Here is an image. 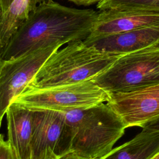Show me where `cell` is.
<instances>
[{
    "mask_svg": "<svg viewBox=\"0 0 159 159\" xmlns=\"http://www.w3.org/2000/svg\"><path fill=\"white\" fill-rule=\"evenodd\" d=\"M93 9L68 7L52 0L40 4L1 52V61L13 60L40 48L85 40L98 16Z\"/></svg>",
    "mask_w": 159,
    "mask_h": 159,
    "instance_id": "6da1fadb",
    "label": "cell"
},
{
    "mask_svg": "<svg viewBox=\"0 0 159 159\" xmlns=\"http://www.w3.org/2000/svg\"><path fill=\"white\" fill-rule=\"evenodd\" d=\"M62 112L73 131L71 153L84 159L106 155L127 128L107 102Z\"/></svg>",
    "mask_w": 159,
    "mask_h": 159,
    "instance_id": "7a4b0ae2",
    "label": "cell"
},
{
    "mask_svg": "<svg viewBox=\"0 0 159 159\" xmlns=\"http://www.w3.org/2000/svg\"><path fill=\"white\" fill-rule=\"evenodd\" d=\"M120 56L101 52L83 40L71 42L55 52L27 86L42 88L93 80Z\"/></svg>",
    "mask_w": 159,
    "mask_h": 159,
    "instance_id": "3957f363",
    "label": "cell"
},
{
    "mask_svg": "<svg viewBox=\"0 0 159 159\" xmlns=\"http://www.w3.org/2000/svg\"><path fill=\"white\" fill-rule=\"evenodd\" d=\"M93 80L107 94L128 92L159 84V50L120 55Z\"/></svg>",
    "mask_w": 159,
    "mask_h": 159,
    "instance_id": "277c9868",
    "label": "cell"
},
{
    "mask_svg": "<svg viewBox=\"0 0 159 159\" xmlns=\"http://www.w3.org/2000/svg\"><path fill=\"white\" fill-rule=\"evenodd\" d=\"M108 99V94L90 80L42 88L27 86L12 102L30 109L63 111L107 102Z\"/></svg>",
    "mask_w": 159,
    "mask_h": 159,
    "instance_id": "5b68a950",
    "label": "cell"
},
{
    "mask_svg": "<svg viewBox=\"0 0 159 159\" xmlns=\"http://www.w3.org/2000/svg\"><path fill=\"white\" fill-rule=\"evenodd\" d=\"M32 110L31 159H59L71 153L73 131L62 111Z\"/></svg>",
    "mask_w": 159,
    "mask_h": 159,
    "instance_id": "8992f818",
    "label": "cell"
},
{
    "mask_svg": "<svg viewBox=\"0 0 159 159\" xmlns=\"http://www.w3.org/2000/svg\"><path fill=\"white\" fill-rule=\"evenodd\" d=\"M61 44L40 48L19 58L2 61L0 69V127L6 111L33 80Z\"/></svg>",
    "mask_w": 159,
    "mask_h": 159,
    "instance_id": "52a82bcc",
    "label": "cell"
},
{
    "mask_svg": "<svg viewBox=\"0 0 159 159\" xmlns=\"http://www.w3.org/2000/svg\"><path fill=\"white\" fill-rule=\"evenodd\" d=\"M108 96L107 104L121 117L127 128L141 127L159 117V84Z\"/></svg>",
    "mask_w": 159,
    "mask_h": 159,
    "instance_id": "ba28073f",
    "label": "cell"
},
{
    "mask_svg": "<svg viewBox=\"0 0 159 159\" xmlns=\"http://www.w3.org/2000/svg\"><path fill=\"white\" fill-rule=\"evenodd\" d=\"M85 45L98 51L117 55L159 50V24L103 36H88Z\"/></svg>",
    "mask_w": 159,
    "mask_h": 159,
    "instance_id": "9c48e42d",
    "label": "cell"
},
{
    "mask_svg": "<svg viewBox=\"0 0 159 159\" xmlns=\"http://www.w3.org/2000/svg\"><path fill=\"white\" fill-rule=\"evenodd\" d=\"M158 24L159 6L103 10L98 13L89 36L119 34Z\"/></svg>",
    "mask_w": 159,
    "mask_h": 159,
    "instance_id": "30bf717a",
    "label": "cell"
},
{
    "mask_svg": "<svg viewBox=\"0 0 159 159\" xmlns=\"http://www.w3.org/2000/svg\"><path fill=\"white\" fill-rule=\"evenodd\" d=\"M8 142L17 159H31L32 110L12 102L6 112Z\"/></svg>",
    "mask_w": 159,
    "mask_h": 159,
    "instance_id": "8fae6325",
    "label": "cell"
},
{
    "mask_svg": "<svg viewBox=\"0 0 159 159\" xmlns=\"http://www.w3.org/2000/svg\"><path fill=\"white\" fill-rule=\"evenodd\" d=\"M159 152V130L143 129L130 141L99 159H149Z\"/></svg>",
    "mask_w": 159,
    "mask_h": 159,
    "instance_id": "7c38bea8",
    "label": "cell"
},
{
    "mask_svg": "<svg viewBox=\"0 0 159 159\" xmlns=\"http://www.w3.org/2000/svg\"><path fill=\"white\" fill-rule=\"evenodd\" d=\"M48 0H14L2 14L0 22L1 52L12 35L27 19L30 13L40 4Z\"/></svg>",
    "mask_w": 159,
    "mask_h": 159,
    "instance_id": "4fadbf2b",
    "label": "cell"
},
{
    "mask_svg": "<svg viewBox=\"0 0 159 159\" xmlns=\"http://www.w3.org/2000/svg\"><path fill=\"white\" fill-rule=\"evenodd\" d=\"M159 6V0H101L97 8L103 11L111 9L147 8Z\"/></svg>",
    "mask_w": 159,
    "mask_h": 159,
    "instance_id": "5bb4252c",
    "label": "cell"
},
{
    "mask_svg": "<svg viewBox=\"0 0 159 159\" xmlns=\"http://www.w3.org/2000/svg\"><path fill=\"white\" fill-rule=\"evenodd\" d=\"M0 159H17L9 142L4 140L2 134H0Z\"/></svg>",
    "mask_w": 159,
    "mask_h": 159,
    "instance_id": "9a60e30c",
    "label": "cell"
},
{
    "mask_svg": "<svg viewBox=\"0 0 159 159\" xmlns=\"http://www.w3.org/2000/svg\"><path fill=\"white\" fill-rule=\"evenodd\" d=\"M142 129H147L153 130H159V117L148 122L141 126Z\"/></svg>",
    "mask_w": 159,
    "mask_h": 159,
    "instance_id": "2e32d148",
    "label": "cell"
},
{
    "mask_svg": "<svg viewBox=\"0 0 159 159\" xmlns=\"http://www.w3.org/2000/svg\"><path fill=\"white\" fill-rule=\"evenodd\" d=\"M70 1H71L76 4L78 5H84V6H88L95 3H98L101 0H68Z\"/></svg>",
    "mask_w": 159,
    "mask_h": 159,
    "instance_id": "e0dca14e",
    "label": "cell"
},
{
    "mask_svg": "<svg viewBox=\"0 0 159 159\" xmlns=\"http://www.w3.org/2000/svg\"><path fill=\"white\" fill-rule=\"evenodd\" d=\"M13 1L14 0H0V8L1 9L2 14L7 11Z\"/></svg>",
    "mask_w": 159,
    "mask_h": 159,
    "instance_id": "ac0fdd59",
    "label": "cell"
},
{
    "mask_svg": "<svg viewBox=\"0 0 159 159\" xmlns=\"http://www.w3.org/2000/svg\"><path fill=\"white\" fill-rule=\"evenodd\" d=\"M59 159H84V158H80L72 153H68V154L64 155L63 157H61Z\"/></svg>",
    "mask_w": 159,
    "mask_h": 159,
    "instance_id": "d6986e66",
    "label": "cell"
},
{
    "mask_svg": "<svg viewBox=\"0 0 159 159\" xmlns=\"http://www.w3.org/2000/svg\"><path fill=\"white\" fill-rule=\"evenodd\" d=\"M149 159H159V152H157L156 154H155L153 157H152Z\"/></svg>",
    "mask_w": 159,
    "mask_h": 159,
    "instance_id": "ffe728a7",
    "label": "cell"
},
{
    "mask_svg": "<svg viewBox=\"0 0 159 159\" xmlns=\"http://www.w3.org/2000/svg\"><path fill=\"white\" fill-rule=\"evenodd\" d=\"M1 16H2V11L0 8V22H1ZM0 55H1V48H0ZM0 61H1V58H0Z\"/></svg>",
    "mask_w": 159,
    "mask_h": 159,
    "instance_id": "44dd1931",
    "label": "cell"
},
{
    "mask_svg": "<svg viewBox=\"0 0 159 159\" xmlns=\"http://www.w3.org/2000/svg\"><path fill=\"white\" fill-rule=\"evenodd\" d=\"M1 65H2V61H0V69H1Z\"/></svg>",
    "mask_w": 159,
    "mask_h": 159,
    "instance_id": "7402d4cb",
    "label": "cell"
}]
</instances>
